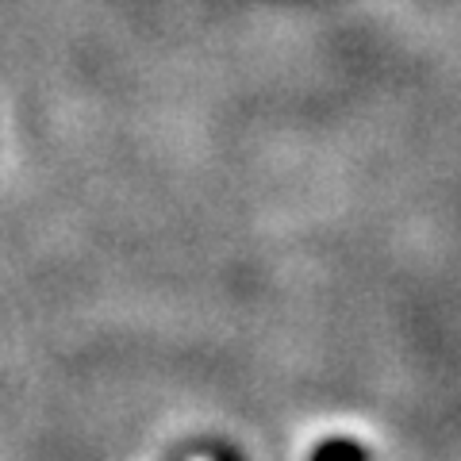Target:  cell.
<instances>
[{
    "mask_svg": "<svg viewBox=\"0 0 461 461\" xmlns=\"http://www.w3.org/2000/svg\"><path fill=\"white\" fill-rule=\"evenodd\" d=\"M312 461H366V454H362V446L350 438H330L312 454Z\"/></svg>",
    "mask_w": 461,
    "mask_h": 461,
    "instance_id": "6da1fadb",
    "label": "cell"
}]
</instances>
